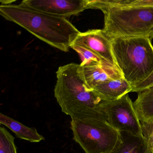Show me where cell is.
Segmentation results:
<instances>
[{
	"label": "cell",
	"mask_w": 153,
	"mask_h": 153,
	"mask_svg": "<svg viewBox=\"0 0 153 153\" xmlns=\"http://www.w3.org/2000/svg\"><path fill=\"white\" fill-rule=\"evenodd\" d=\"M71 48L76 52L81 57L82 62L80 63L81 65L92 64H110L94 52L82 45L74 42L71 45Z\"/></svg>",
	"instance_id": "obj_15"
},
{
	"label": "cell",
	"mask_w": 153,
	"mask_h": 153,
	"mask_svg": "<svg viewBox=\"0 0 153 153\" xmlns=\"http://www.w3.org/2000/svg\"><path fill=\"white\" fill-rule=\"evenodd\" d=\"M0 15L41 41L64 52L69 51L80 33L66 18L41 12L21 4H1Z\"/></svg>",
	"instance_id": "obj_1"
},
{
	"label": "cell",
	"mask_w": 153,
	"mask_h": 153,
	"mask_svg": "<svg viewBox=\"0 0 153 153\" xmlns=\"http://www.w3.org/2000/svg\"><path fill=\"white\" fill-rule=\"evenodd\" d=\"M133 104L140 122L153 119V86L139 92Z\"/></svg>",
	"instance_id": "obj_13"
},
{
	"label": "cell",
	"mask_w": 153,
	"mask_h": 153,
	"mask_svg": "<svg viewBox=\"0 0 153 153\" xmlns=\"http://www.w3.org/2000/svg\"><path fill=\"white\" fill-rule=\"evenodd\" d=\"M74 42L85 46L104 60L116 67L113 54L111 40L102 29H92L80 32Z\"/></svg>",
	"instance_id": "obj_8"
},
{
	"label": "cell",
	"mask_w": 153,
	"mask_h": 153,
	"mask_svg": "<svg viewBox=\"0 0 153 153\" xmlns=\"http://www.w3.org/2000/svg\"><path fill=\"white\" fill-rule=\"evenodd\" d=\"M149 37H150V38L151 39L153 38V31L152 32V33H151V34H150Z\"/></svg>",
	"instance_id": "obj_19"
},
{
	"label": "cell",
	"mask_w": 153,
	"mask_h": 153,
	"mask_svg": "<svg viewBox=\"0 0 153 153\" xmlns=\"http://www.w3.org/2000/svg\"><path fill=\"white\" fill-rule=\"evenodd\" d=\"M131 90L132 87L122 77L99 85L93 90L102 101H112L128 94Z\"/></svg>",
	"instance_id": "obj_10"
},
{
	"label": "cell",
	"mask_w": 153,
	"mask_h": 153,
	"mask_svg": "<svg viewBox=\"0 0 153 153\" xmlns=\"http://www.w3.org/2000/svg\"><path fill=\"white\" fill-rule=\"evenodd\" d=\"M153 86V72L152 74L145 81L141 84L132 88L131 92H141L145 89H147Z\"/></svg>",
	"instance_id": "obj_18"
},
{
	"label": "cell",
	"mask_w": 153,
	"mask_h": 153,
	"mask_svg": "<svg viewBox=\"0 0 153 153\" xmlns=\"http://www.w3.org/2000/svg\"><path fill=\"white\" fill-rule=\"evenodd\" d=\"M153 7V0H93L92 9L103 7Z\"/></svg>",
	"instance_id": "obj_14"
},
{
	"label": "cell",
	"mask_w": 153,
	"mask_h": 153,
	"mask_svg": "<svg viewBox=\"0 0 153 153\" xmlns=\"http://www.w3.org/2000/svg\"><path fill=\"white\" fill-rule=\"evenodd\" d=\"M0 123L9 128L21 139L31 142H39L44 140L35 128L27 127L2 113H0Z\"/></svg>",
	"instance_id": "obj_12"
},
{
	"label": "cell",
	"mask_w": 153,
	"mask_h": 153,
	"mask_svg": "<svg viewBox=\"0 0 153 153\" xmlns=\"http://www.w3.org/2000/svg\"><path fill=\"white\" fill-rule=\"evenodd\" d=\"M103 31L110 38L149 37L153 31V7H103Z\"/></svg>",
	"instance_id": "obj_4"
},
{
	"label": "cell",
	"mask_w": 153,
	"mask_h": 153,
	"mask_svg": "<svg viewBox=\"0 0 153 153\" xmlns=\"http://www.w3.org/2000/svg\"><path fill=\"white\" fill-rule=\"evenodd\" d=\"M91 0H24L20 4L41 12L69 17L90 9Z\"/></svg>",
	"instance_id": "obj_7"
},
{
	"label": "cell",
	"mask_w": 153,
	"mask_h": 153,
	"mask_svg": "<svg viewBox=\"0 0 153 153\" xmlns=\"http://www.w3.org/2000/svg\"><path fill=\"white\" fill-rule=\"evenodd\" d=\"M120 138L114 148L109 153H150L143 136L121 131Z\"/></svg>",
	"instance_id": "obj_11"
},
{
	"label": "cell",
	"mask_w": 153,
	"mask_h": 153,
	"mask_svg": "<svg viewBox=\"0 0 153 153\" xmlns=\"http://www.w3.org/2000/svg\"><path fill=\"white\" fill-rule=\"evenodd\" d=\"M79 64L71 62L59 67L56 72L54 96L62 111L71 119L106 120L99 109L102 100L89 89L82 79Z\"/></svg>",
	"instance_id": "obj_2"
},
{
	"label": "cell",
	"mask_w": 153,
	"mask_h": 153,
	"mask_svg": "<svg viewBox=\"0 0 153 153\" xmlns=\"http://www.w3.org/2000/svg\"><path fill=\"white\" fill-rule=\"evenodd\" d=\"M0 153H17L15 138L3 127H0Z\"/></svg>",
	"instance_id": "obj_16"
},
{
	"label": "cell",
	"mask_w": 153,
	"mask_h": 153,
	"mask_svg": "<svg viewBox=\"0 0 153 153\" xmlns=\"http://www.w3.org/2000/svg\"><path fill=\"white\" fill-rule=\"evenodd\" d=\"M142 135L148 145L150 153H153V119L140 122Z\"/></svg>",
	"instance_id": "obj_17"
},
{
	"label": "cell",
	"mask_w": 153,
	"mask_h": 153,
	"mask_svg": "<svg viewBox=\"0 0 153 153\" xmlns=\"http://www.w3.org/2000/svg\"><path fill=\"white\" fill-rule=\"evenodd\" d=\"M99 107L106 121L119 132L143 136L140 121L128 94L114 101H102Z\"/></svg>",
	"instance_id": "obj_6"
},
{
	"label": "cell",
	"mask_w": 153,
	"mask_h": 153,
	"mask_svg": "<svg viewBox=\"0 0 153 153\" xmlns=\"http://www.w3.org/2000/svg\"><path fill=\"white\" fill-rule=\"evenodd\" d=\"M111 39L116 67L132 89L153 72L151 39L149 36Z\"/></svg>",
	"instance_id": "obj_3"
},
{
	"label": "cell",
	"mask_w": 153,
	"mask_h": 153,
	"mask_svg": "<svg viewBox=\"0 0 153 153\" xmlns=\"http://www.w3.org/2000/svg\"><path fill=\"white\" fill-rule=\"evenodd\" d=\"M74 140L85 153H109L120 138V132L105 120L71 119Z\"/></svg>",
	"instance_id": "obj_5"
},
{
	"label": "cell",
	"mask_w": 153,
	"mask_h": 153,
	"mask_svg": "<svg viewBox=\"0 0 153 153\" xmlns=\"http://www.w3.org/2000/svg\"><path fill=\"white\" fill-rule=\"evenodd\" d=\"M79 73L89 89L105 82L123 77L116 66L109 64H79Z\"/></svg>",
	"instance_id": "obj_9"
}]
</instances>
